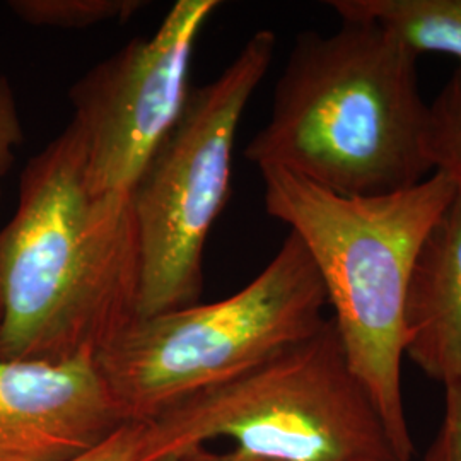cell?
Segmentation results:
<instances>
[{"mask_svg": "<svg viewBox=\"0 0 461 461\" xmlns=\"http://www.w3.org/2000/svg\"><path fill=\"white\" fill-rule=\"evenodd\" d=\"M132 194H95L70 122L24 167L0 230V359H98L139 318Z\"/></svg>", "mask_w": 461, "mask_h": 461, "instance_id": "cell-1", "label": "cell"}, {"mask_svg": "<svg viewBox=\"0 0 461 461\" xmlns=\"http://www.w3.org/2000/svg\"><path fill=\"white\" fill-rule=\"evenodd\" d=\"M417 60L393 34L340 19L331 33L296 38L267 125L245 150L344 197H376L424 182L429 103Z\"/></svg>", "mask_w": 461, "mask_h": 461, "instance_id": "cell-2", "label": "cell"}, {"mask_svg": "<svg viewBox=\"0 0 461 461\" xmlns=\"http://www.w3.org/2000/svg\"><path fill=\"white\" fill-rule=\"evenodd\" d=\"M260 173L267 212L308 249L348 366L376 403L398 460H412L402 393L405 299L417 255L456 185L432 173L393 194L344 197L279 167Z\"/></svg>", "mask_w": 461, "mask_h": 461, "instance_id": "cell-3", "label": "cell"}, {"mask_svg": "<svg viewBox=\"0 0 461 461\" xmlns=\"http://www.w3.org/2000/svg\"><path fill=\"white\" fill-rule=\"evenodd\" d=\"M217 441L258 461H400L331 318L245 375L144 422L137 461H180Z\"/></svg>", "mask_w": 461, "mask_h": 461, "instance_id": "cell-4", "label": "cell"}, {"mask_svg": "<svg viewBox=\"0 0 461 461\" xmlns=\"http://www.w3.org/2000/svg\"><path fill=\"white\" fill-rule=\"evenodd\" d=\"M325 306L313 260L289 230L276 257L241 291L137 318L96 363L123 419L144 424L308 339L327 320Z\"/></svg>", "mask_w": 461, "mask_h": 461, "instance_id": "cell-5", "label": "cell"}, {"mask_svg": "<svg viewBox=\"0 0 461 461\" xmlns=\"http://www.w3.org/2000/svg\"><path fill=\"white\" fill-rule=\"evenodd\" d=\"M276 49V33L260 30L212 83L194 87L178 123L137 183L139 318L200 303L203 249L230 197L236 133Z\"/></svg>", "mask_w": 461, "mask_h": 461, "instance_id": "cell-6", "label": "cell"}, {"mask_svg": "<svg viewBox=\"0 0 461 461\" xmlns=\"http://www.w3.org/2000/svg\"><path fill=\"white\" fill-rule=\"evenodd\" d=\"M217 0H178L159 28L86 72L68 91L95 194H132L190 96L192 55Z\"/></svg>", "mask_w": 461, "mask_h": 461, "instance_id": "cell-7", "label": "cell"}, {"mask_svg": "<svg viewBox=\"0 0 461 461\" xmlns=\"http://www.w3.org/2000/svg\"><path fill=\"white\" fill-rule=\"evenodd\" d=\"M129 424L96 359H0V461H72Z\"/></svg>", "mask_w": 461, "mask_h": 461, "instance_id": "cell-8", "label": "cell"}, {"mask_svg": "<svg viewBox=\"0 0 461 461\" xmlns=\"http://www.w3.org/2000/svg\"><path fill=\"white\" fill-rule=\"evenodd\" d=\"M403 331L405 357L426 376L461 383V190L417 255Z\"/></svg>", "mask_w": 461, "mask_h": 461, "instance_id": "cell-9", "label": "cell"}, {"mask_svg": "<svg viewBox=\"0 0 461 461\" xmlns=\"http://www.w3.org/2000/svg\"><path fill=\"white\" fill-rule=\"evenodd\" d=\"M327 5L340 19L378 24L415 55L445 53L461 66V0H330Z\"/></svg>", "mask_w": 461, "mask_h": 461, "instance_id": "cell-10", "label": "cell"}, {"mask_svg": "<svg viewBox=\"0 0 461 461\" xmlns=\"http://www.w3.org/2000/svg\"><path fill=\"white\" fill-rule=\"evenodd\" d=\"M142 0H13L9 9L21 21L57 30H86L104 23L129 21L146 9Z\"/></svg>", "mask_w": 461, "mask_h": 461, "instance_id": "cell-11", "label": "cell"}, {"mask_svg": "<svg viewBox=\"0 0 461 461\" xmlns=\"http://www.w3.org/2000/svg\"><path fill=\"white\" fill-rule=\"evenodd\" d=\"M426 152L432 173L449 176L461 190V66L429 103Z\"/></svg>", "mask_w": 461, "mask_h": 461, "instance_id": "cell-12", "label": "cell"}, {"mask_svg": "<svg viewBox=\"0 0 461 461\" xmlns=\"http://www.w3.org/2000/svg\"><path fill=\"white\" fill-rule=\"evenodd\" d=\"M23 140L24 129L13 86L0 74V195L2 182L14 165L17 149L23 146Z\"/></svg>", "mask_w": 461, "mask_h": 461, "instance_id": "cell-13", "label": "cell"}, {"mask_svg": "<svg viewBox=\"0 0 461 461\" xmlns=\"http://www.w3.org/2000/svg\"><path fill=\"white\" fill-rule=\"evenodd\" d=\"M424 461H461V383L445 386V412Z\"/></svg>", "mask_w": 461, "mask_h": 461, "instance_id": "cell-14", "label": "cell"}, {"mask_svg": "<svg viewBox=\"0 0 461 461\" xmlns=\"http://www.w3.org/2000/svg\"><path fill=\"white\" fill-rule=\"evenodd\" d=\"M142 424L129 422L118 429L101 445L72 461H137Z\"/></svg>", "mask_w": 461, "mask_h": 461, "instance_id": "cell-15", "label": "cell"}, {"mask_svg": "<svg viewBox=\"0 0 461 461\" xmlns=\"http://www.w3.org/2000/svg\"><path fill=\"white\" fill-rule=\"evenodd\" d=\"M180 461H248L245 456H241V455H238V453H234V451H224V453H215V451H211L209 447H203V449H198L195 453H192V455H188V456H185L183 460Z\"/></svg>", "mask_w": 461, "mask_h": 461, "instance_id": "cell-16", "label": "cell"}]
</instances>
